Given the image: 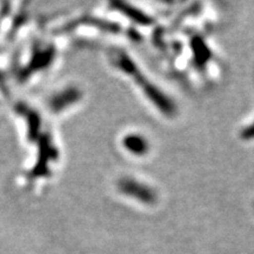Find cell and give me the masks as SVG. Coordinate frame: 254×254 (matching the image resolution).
<instances>
[{
    "instance_id": "obj_1",
    "label": "cell",
    "mask_w": 254,
    "mask_h": 254,
    "mask_svg": "<svg viewBox=\"0 0 254 254\" xmlns=\"http://www.w3.org/2000/svg\"><path fill=\"white\" fill-rule=\"evenodd\" d=\"M243 138H246V139L254 138V125L250 126L249 128L245 129V131L243 132Z\"/></svg>"
}]
</instances>
